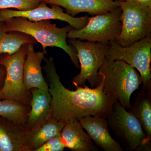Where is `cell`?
Masks as SVG:
<instances>
[{
	"label": "cell",
	"instance_id": "obj_9",
	"mask_svg": "<svg viewBox=\"0 0 151 151\" xmlns=\"http://www.w3.org/2000/svg\"><path fill=\"white\" fill-rule=\"evenodd\" d=\"M122 12L120 7L106 13L89 17L84 27L80 29H73L68 34L67 38L92 42L116 41L122 32Z\"/></svg>",
	"mask_w": 151,
	"mask_h": 151
},
{
	"label": "cell",
	"instance_id": "obj_17",
	"mask_svg": "<svg viewBox=\"0 0 151 151\" xmlns=\"http://www.w3.org/2000/svg\"><path fill=\"white\" fill-rule=\"evenodd\" d=\"M78 121L66 123L61 132L65 147L73 151H97L98 148L84 132Z\"/></svg>",
	"mask_w": 151,
	"mask_h": 151
},
{
	"label": "cell",
	"instance_id": "obj_24",
	"mask_svg": "<svg viewBox=\"0 0 151 151\" xmlns=\"http://www.w3.org/2000/svg\"><path fill=\"white\" fill-rule=\"evenodd\" d=\"M134 1L141 5L151 8V0H134Z\"/></svg>",
	"mask_w": 151,
	"mask_h": 151
},
{
	"label": "cell",
	"instance_id": "obj_22",
	"mask_svg": "<svg viewBox=\"0 0 151 151\" xmlns=\"http://www.w3.org/2000/svg\"><path fill=\"white\" fill-rule=\"evenodd\" d=\"M65 148L60 134L49 140L35 151H63Z\"/></svg>",
	"mask_w": 151,
	"mask_h": 151
},
{
	"label": "cell",
	"instance_id": "obj_21",
	"mask_svg": "<svg viewBox=\"0 0 151 151\" xmlns=\"http://www.w3.org/2000/svg\"><path fill=\"white\" fill-rule=\"evenodd\" d=\"M41 0H0V9L15 8L19 11H26L35 8Z\"/></svg>",
	"mask_w": 151,
	"mask_h": 151
},
{
	"label": "cell",
	"instance_id": "obj_4",
	"mask_svg": "<svg viewBox=\"0 0 151 151\" xmlns=\"http://www.w3.org/2000/svg\"><path fill=\"white\" fill-rule=\"evenodd\" d=\"M108 127L129 151H149L151 141L137 119L120 103H114L106 117Z\"/></svg>",
	"mask_w": 151,
	"mask_h": 151
},
{
	"label": "cell",
	"instance_id": "obj_16",
	"mask_svg": "<svg viewBox=\"0 0 151 151\" xmlns=\"http://www.w3.org/2000/svg\"><path fill=\"white\" fill-rule=\"evenodd\" d=\"M32 100L30 111L26 128L35 126L41 122L52 119L51 96L49 91L37 88L30 89Z\"/></svg>",
	"mask_w": 151,
	"mask_h": 151
},
{
	"label": "cell",
	"instance_id": "obj_11",
	"mask_svg": "<svg viewBox=\"0 0 151 151\" xmlns=\"http://www.w3.org/2000/svg\"><path fill=\"white\" fill-rule=\"evenodd\" d=\"M47 4H55L64 8L66 13L74 17L82 12L92 15L106 13L120 7L119 0H41Z\"/></svg>",
	"mask_w": 151,
	"mask_h": 151
},
{
	"label": "cell",
	"instance_id": "obj_13",
	"mask_svg": "<svg viewBox=\"0 0 151 151\" xmlns=\"http://www.w3.org/2000/svg\"><path fill=\"white\" fill-rule=\"evenodd\" d=\"M65 124L63 121L52 118L26 128L24 138L27 151H35L49 140L60 134Z\"/></svg>",
	"mask_w": 151,
	"mask_h": 151
},
{
	"label": "cell",
	"instance_id": "obj_23",
	"mask_svg": "<svg viewBox=\"0 0 151 151\" xmlns=\"http://www.w3.org/2000/svg\"><path fill=\"white\" fill-rule=\"evenodd\" d=\"M6 76V70L4 66L0 65V91L4 84Z\"/></svg>",
	"mask_w": 151,
	"mask_h": 151
},
{
	"label": "cell",
	"instance_id": "obj_15",
	"mask_svg": "<svg viewBox=\"0 0 151 151\" xmlns=\"http://www.w3.org/2000/svg\"><path fill=\"white\" fill-rule=\"evenodd\" d=\"M25 125L0 116V151H27L24 141Z\"/></svg>",
	"mask_w": 151,
	"mask_h": 151
},
{
	"label": "cell",
	"instance_id": "obj_6",
	"mask_svg": "<svg viewBox=\"0 0 151 151\" xmlns=\"http://www.w3.org/2000/svg\"><path fill=\"white\" fill-rule=\"evenodd\" d=\"M122 9V32L116 41L129 46L144 38L151 32V8L144 6L134 0L118 1Z\"/></svg>",
	"mask_w": 151,
	"mask_h": 151
},
{
	"label": "cell",
	"instance_id": "obj_18",
	"mask_svg": "<svg viewBox=\"0 0 151 151\" xmlns=\"http://www.w3.org/2000/svg\"><path fill=\"white\" fill-rule=\"evenodd\" d=\"M128 112L140 124L143 130L151 141V91L142 89L135 98V103Z\"/></svg>",
	"mask_w": 151,
	"mask_h": 151
},
{
	"label": "cell",
	"instance_id": "obj_7",
	"mask_svg": "<svg viewBox=\"0 0 151 151\" xmlns=\"http://www.w3.org/2000/svg\"><path fill=\"white\" fill-rule=\"evenodd\" d=\"M105 57L124 61L134 68L139 72L143 89L151 91V34L129 46H122L116 41L110 42Z\"/></svg>",
	"mask_w": 151,
	"mask_h": 151
},
{
	"label": "cell",
	"instance_id": "obj_19",
	"mask_svg": "<svg viewBox=\"0 0 151 151\" xmlns=\"http://www.w3.org/2000/svg\"><path fill=\"white\" fill-rule=\"evenodd\" d=\"M4 22H0V55L14 54L24 44L35 45L36 40L31 36L21 32H6L3 29Z\"/></svg>",
	"mask_w": 151,
	"mask_h": 151
},
{
	"label": "cell",
	"instance_id": "obj_14",
	"mask_svg": "<svg viewBox=\"0 0 151 151\" xmlns=\"http://www.w3.org/2000/svg\"><path fill=\"white\" fill-rule=\"evenodd\" d=\"M46 51L35 52L34 45H27L26 57L24 65V81L26 88L30 90L37 88L49 91L48 84L44 78L41 63Z\"/></svg>",
	"mask_w": 151,
	"mask_h": 151
},
{
	"label": "cell",
	"instance_id": "obj_12",
	"mask_svg": "<svg viewBox=\"0 0 151 151\" xmlns=\"http://www.w3.org/2000/svg\"><path fill=\"white\" fill-rule=\"evenodd\" d=\"M83 129L98 147L105 151H123L121 144L111 137L106 118L88 116L78 121Z\"/></svg>",
	"mask_w": 151,
	"mask_h": 151
},
{
	"label": "cell",
	"instance_id": "obj_10",
	"mask_svg": "<svg viewBox=\"0 0 151 151\" xmlns=\"http://www.w3.org/2000/svg\"><path fill=\"white\" fill-rule=\"evenodd\" d=\"M50 5L51 7H49L46 4L41 1L36 8L28 10L0 9V22H5L9 19L16 17L25 18L32 22L57 19L66 22L76 29L83 28L87 23L89 17L88 16L75 17L64 13L60 6Z\"/></svg>",
	"mask_w": 151,
	"mask_h": 151
},
{
	"label": "cell",
	"instance_id": "obj_20",
	"mask_svg": "<svg viewBox=\"0 0 151 151\" xmlns=\"http://www.w3.org/2000/svg\"><path fill=\"white\" fill-rule=\"evenodd\" d=\"M30 109V105L17 100L6 99L0 100V116L20 125L26 124Z\"/></svg>",
	"mask_w": 151,
	"mask_h": 151
},
{
	"label": "cell",
	"instance_id": "obj_5",
	"mask_svg": "<svg viewBox=\"0 0 151 151\" xmlns=\"http://www.w3.org/2000/svg\"><path fill=\"white\" fill-rule=\"evenodd\" d=\"M68 43L75 49L80 63V73L73 78L76 86H84L87 81L92 88L99 84L98 70L106 56L109 43L82 41L76 39L69 38Z\"/></svg>",
	"mask_w": 151,
	"mask_h": 151
},
{
	"label": "cell",
	"instance_id": "obj_3",
	"mask_svg": "<svg viewBox=\"0 0 151 151\" xmlns=\"http://www.w3.org/2000/svg\"><path fill=\"white\" fill-rule=\"evenodd\" d=\"M103 90L112 95L125 108L129 109L131 95L142 83L136 68L122 60L104 58L98 70Z\"/></svg>",
	"mask_w": 151,
	"mask_h": 151
},
{
	"label": "cell",
	"instance_id": "obj_25",
	"mask_svg": "<svg viewBox=\"0 0 151 151\" xmlns=\"http://www.w3.org/2000/svg\"><path fill=\"white\" fill-rule=\"evenodd\" d=\"M119 1H128V0H119Z\"/></svg>",
	"mask_w": 151,
	"mask_h": 151
},
{
	"label": "cell",
	"instance_id": "obj_8",
	"mask_svg": "<svg viewBox=\"0 0 151 151\" xmlns=\"http://www.w3.org/2000/svg\"><path fill=\"white\" fill-rule=\"evenodd\" d=\"M28 44H24L15 53L0 55V65L5 68L4 84L0 91V100L11 99L30 106L32 94L26 88L23 69Z\"/></svg>",
	"mask_w": 151,
	"mask_h": 151
},
{
	"label": "cell",
	"instance_id": "obj_2",
	"mask_svg": "<svg viewBox=\"0 0 151 151\" xmlns=\"http://www.w3.org/2000/svg\"><path fill=\"white\" fill-rule=\"evenodd\" d=\"M4 22L3 29L6 32L16 31L29 35L41 44L45 51L47 47L62 49L70 57L74 66L78 69L80 68L75 49L66 41L68 34L74 29L70 25L58 28L50 20L32 22L22 17L12 18Z\"/></svg>",
	"mask_w": 151,
	"mask_h": 151
},
{
	"label": "cell",
	"instance_id": "obj_1",
	"mask_svg": "<svg viewBox=\"0 0 151 151\" xmlns=\"http://www.w3.org/2000/svg\"><path fill=\"white\" fill-rule=\"evenodd\" d=\"M43 60L45 64L43 68L49 82L53 118L68 123L88 116L106 118L114 103L118 102L115 97L103 91L102 81L95 88L84 85L76 86L75 91L69 90L60 81L53 58L45 57Z\"/></svg>",
	"mask_w": 151,
	"mask_h": 151
}]
</instances>
